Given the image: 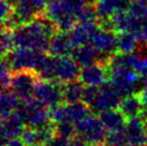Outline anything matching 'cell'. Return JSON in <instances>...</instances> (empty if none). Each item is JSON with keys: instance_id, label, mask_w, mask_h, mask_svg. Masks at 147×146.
Returning <instances> with one entry per match:
<instances>
[{"instance_id": "6da1fadb", "label": "cell", "mask_w": 147, "mask_h": 146, "mask_svg": "<svg viewBox=\"0 0 147 146\" xmlns=\"http://www.w3.org/2000/svg\"><path fill=\"white\" fill-rule=\"evenodd\" d=\"M57 32V26L44 13L39 14L31 22L21 25L13 30L14 43L17 47L49 52L51 40Z\"/></svg>"}, {"instance_id": "7a4b0ae2", "label": "cell", "mask_w": 147, "mask_h": 146, "mask_svg": "<svg viewBox=\"0 0 147 146\" xmlns=\"http://www.w3.org/2000/svg\"><path fill=\"white\" fill-rule=\"evenodd\" d=\"M87 3V0H52L44 14L55 23L59 31L69 32L78 24V13Z\"/></svg>"}, {"instance_id": "3957f363", "label": "cell", "mask_w": 147, "mask_h": 146, "mask_svg": "<svg viewBox=\"0 0 147 146\" xmlns=\"http://www.w3.org/2000/svg\"><path fill=\"white\" fill-rule=\"evenodd\" d=\"M2 58L8 61L13 72L22 70H33L38 72L46 60L47 55L45 52H39L26 47H17Z\"/></svg>"}, {"instance_id": "277c9868", "label": "cell", "mask_w": 147, "mask_h": 146, "mask_svg": "<svg viewBox=\"0 0 147 146\" xmlns=\"http://www.w3.org/2000/svg\"><path fill=\"white\" fill-rule=\"evenodd\" d=\"M15 112L24 118L27 127L40 128L52 122L49 107L34 97L21 102Z\"/></svg>"}, {"instance_id": "5b68a950", "label": "cell", "mask_w": 147, "mask_h": 146, "mask_svg": "<svg viewBox=\"0 0 147 146\" xmlns=\"http://www.w3.org/2000/svg\"><path fill=\"white\" fill-rule=\"evenodd\" d=\"M40 76L37 71L33 70H22L15 71L12 74V80L10 84V89L15 93L20 100L25 101L33 96L34 88Z\"/></svg>"}, {"instance_id": "8992f818", "label": "cell", "mask_w": 147, "mask_h": 146, "mask_svg": "<svg viewBox=\"0 0 147 146\" xmlns=\"http://www.w3.org/2000/svg\"><path fill=\"white\" fill-rule=\"evenodd\" d=\"M76 133L82 135L89 144L103 143L106 139V128L100 117L89 115L75 125Z\"/></svg>"}, {"instance_id": "52a82bcc", "label": "cell", "mask_w": 147, "mask_h": 146, "mask_svg": "<svg viewBox=\"0 0 147 146\" xmlns=\"http://www.w3.org/2000/svg\"><path fill=\"white\" fill-rule=\"evenodd\" d=\"M53 71L54 82L61 84L76 81L81 74L78 62L69 56H53Z\"/></svg>"}, {"instance_id": "ba28073f", "label": "cell", "mask_w": 147, "mask_h": 146, "mask_svg": "<svg viewBox=\"0 0 147 146\" xmlns=\"http://www.w3.org/2000/svg\"><path fill=\"white\" fill-rule=\"evenodd\" d=\"M33 97L43 102L49 107H54L63 103L62 84L58 82L39 81L36 85Z\"/></svg>"}, {"instance_id": "9c48e42d", "label": "cell", "mask_w": 147, "mask_h": 146, "mask_svg": "<svg viewBox=\"0 0 147 146\" xmlns=\"http://www.w3.org/2000/svg\"><path fill=\"white\" fill-rule=\"evenodd\" d=\"M121 100L123 98L120 97L118 91L109 82L100 86L98 97L94 104L90 106V109L92 112H97V113H101L107 110L118 109Z\"/></svg>"}, {"instance_id": "30bf717a", "label": "cell", "mask_w": 147, "mask_h": 146, "mask_svg": "<svg viewBox=\"0 0 147 146\" xmlns=\"http://www.w3.org/2000/svg\"><path fill=\"white\" fill-rule=\"evenodd\" d=\"M78 80L85 86H102L109 81L107 66L98 61L89 67L83 68Z\"/></svg>"}, {"instance_id": "8fae6325", "label": "cell", "mask_w": 147, "mask_h": 146, "mask_svg": "<svg viewBox=\"0 0 147 146\" xmlns=\"http://www.w3.org/2000/svg\"><path fill=\"white\" fill-rule=\"evenodd\" d=\"M147 122L139 117L128 119L125 127L127 143L129 146H143L146 144Z\"/></svg>"}, {"instance_id": "7c38bea8", "label": "cell", "mask_w": 147, "mask_h": 146, "mask_svg": "<svg viewBox=\"0 0 147 146\" xmlns=\"http://www.w3.org/2000/svg\"><path fill=\"white\" fill-rule=\"evenodd\" d=\"M26 122L17 112L1 118V135L2 141L21 138L24 130L26 129Z\"/></svg>"}, {"instance_id": "4fadbf2b", "label": "cell", "mask_w": 147, "mask_h": 146, "mask_svg": "<svg viewBox=\"0 0 147 146\" xmlns=\"http://www.w3.org/2000/svg\"><path fill=\"white\" fill-rule=\"evenodd\" d=\"M100 28H101V26L99 25V23H94V24L78 23L68 33H69L72 43L76 49L78 46L90 43L91 39L100 30Z\"/></svg>"}, {"instance_id": "5bb4252c", "label": "cell", "mask_w": 147, "mask_h": 146, "mask_svg": "<svg viewBox=\"0 0 147 146\" xmlns=\"http://www.w3.org/2000/svg\"><path fill=\"white\" fill-rule=\"evenodd\" d=\"M130 0H98L94 7L99 22L110 20L115 13L128 10Z\"/></svg>"}, {"instance_id": "9a60e30c", "label": "cell", "mask_w": 147, "mask_h": 146, "mask_svg": "<svg viewBox=\"0 0 147 146\" xmlns=\"http://www.w3.org/2000/svg\"><path fill=\"white\" fill-rule=\"evenodd\" d=\"M75 49L69 33L59 31L52 38L49 43V53L52 56H69L72 55Z\"/></svg>"}, {"instance_id": "2e32d148", "label": "cell", "mask_w": 147, "mask_h": 146, "mask_svg": "<svg viewBox=\"0 0 147 146\" xmlns=\"http://www.w3.org/2000/svg\"><path fill=\"white\" fill-rule=\"evenodd\" d=\"M72 57L81 68H86L98 62L100 55L98 51L90 43H88V44L76 47L72 54Z\"/></svg>"}, {"instance_id": "e0dca14e", "label": "cell", "mask_w": 147, "mask_h": 146, "mask_svg": "<svg viewBox=\"0 0 147 146\" xmlns=\"http://www.w3.org/2000/svg\"><path fill=\"white\" fill-rule=\"evenodd\" d=\"M99 117L101 119L102 124L109 131H117V130H123L128 122L123 113L117 109L107 110L104 112L99 113Z\"/></svg>"}, {"instance_id": "ac0fdd59", "label": "cell", "mask_w": 147, "mask_h": 146, "mask_svg": "<svg viewBox=\"0 0 147 146\" xmlns=\"http://www.w3.org/2000/svg\"><path fill=\"white\" fill-rule=\"evenodd\" d=\"M143 103L140 99L138 93H132L130 96L123 98V100L119 104L118 110L123 113V115L127 119L135 118L141 116L143 111Z\"/></svg>"}, {"instance_id": "d6986e66", "label": "cell", "mask_w": 147, "mask_h": 146, "mask_svg": "<svg viewBox=\"0 0 147 146\" xmlns=\"http://www.w3.org/2000/svg\"><path fill=\"white\" fill-rule=\"evenodd\" d=\"M84 84L80 80L68 82L62 84V95H63V103H76L81 102L84 93Z\"/></svg>"}, {"instance_id": "ffe728a7", "label": "cell", "mask_w": 147, "mask_h": 146, "mask_svg": "<svg viewBox=\"0 0 147 146\" xmlns=\"http://www.w3.org/2000/svg\"><path fill=\"white\" fill-rule=\"evenodd\" d=\"M18 98L10 88H2L1 100H0V112L1 118H4L13 114L18 107Z\"/></svg>"}, {"instance_id": "44dd1931", "label": "cell", "mask_w": 147, "mask_h": 146, "mask_svg": "<svg viewBox=\"0 0 147 146\" xmlns=\"http://www.w3.org/2000/svg\"><path fill=\"white\" fill-rule=\"evenodd\" d=\"M117 40H118V53L131 54L135 52L140 44L138 36L131 31L117 33Z\"/></svg>"}, {"instance_id": "7402d4cb", "label": "cell", "mask_w": 147, "mask_h": 146, "mask_svg": "<svg viewBox=\"0 0 147 146\" xmlns=\"http://www.w3.org/2000/svg\"><path fill=\"white\" fill-rule=\"evenodd\" d=\"M67 109H68V117L69 122L76 125L78 122L83 120L84 118L90 115L91 109L90 106L85 104L83 101L76 102V103H67Z\"/></svg>"}, {"instance_id": "603a6c76", "label": "cell", "mask_w": 147, "mask_h": 146, "mask_svg": "<svg viewBox=\"0 0 147 146\" xmlns=\"http://www.w3.org/2000/svg\"><path fill=\"white\" fill-rule=\"evenodd\" d=\"M78 23L80 24H94L99 23L96 7L92 3H87L80 11L78 15Z\"/></svg>"}, {"instance_id": "cb8c5ba5", "label": "cell", "mask_w": 147, "mask_h": 146, "mask_svg": "<svg viewBox=\"0 0 147 146\" xmlns=\"http://www.w3.org/2000/svg\"><path fill=\"white\" fill-rule=\"evenodd\" d=\"M128 12L135 18L144 20L147 16V0H130Z\"/></svg>"}, {"instance_id": "d4e9b609", "label": "cell", "mask_w": 147, "mask_h": 146, "mask_svg": "<svg viewBox=\"0 0 147 146\" xmlns=\"http://www.w3.org/2000/svg\"><path fill=\"white\" fill-rule=\"evenodd\" d=\"M0 45H1V55H2V57H5L14 49L15 43H14V38H13V30L2 27Z\"/></svg>"}, {"instance_id": "484cf974", "label": "cell", "mask_w": 147, "mask_h": 146, "mask_svg": "<svg viewBox=\"0 0 147 146\" xmlns=\"http://www.w3.org/2000/svg\"><path fill=\"white\" fill-rule=\"evenodd\" d=\"M105 143L107 146H126L128 145L125 129L117 131H109L106 135Z\"/></svg>"}, {"instance_id": "4316f807", "label": "cell", "mask_w": 147, "mask_h": 146, "mask_svg": "<svg viewBox=\"0 0 147 146\" xmlns=\"http://www.w3.org/2000/svg\"><path fill=\"white\" fill-rule=\"evenodd\" d=\"M55 132L59 137L71 140L74 135H76V128L72 122H59L55 124Z\"/></svg>"}, {"instance_id": "83f0119b", "label": "cell", "mask_w": 147, "mask_h": 146, "mask_svg": "<svg viewBox=\"0 0 147 146\" xmlns=\"http://www.w3.org/2000/svg\"><path fill=\"white\" fill-rule=\"evenodd\" d=\"M21 140L25 144V146H36L40 145L39 141V135L36 128L31 127H26L23 134L21 135Z\"/></svg>"}, {"instance_id": "f1b7e54d", "label": "cell", "mask_w": 147, "mask_h": 146, "mask_svg": "<svg viewBox=\"0 0 147 146\" xmlns=\"http://www.w3.org/2000/svg\"><path fill=\"white\" fill-rule=\"evenodd\" d=\"M13 70L11 69L8 61L4 58H2L1 61V73H0V77H1V85L2 88H10V84H11V80H12Z\"/></svg>"}, {"instance_id": "f546056e", "label": "cell", "mask_w": 147, "mask_h": 146, "mask_svg": "<svg viewBox=\"0 0 147 146\" xmlns=\"http://www.w3.org/2000/svg\"><path fill=\"white\" fill-rule=\"evenodd\" d=\"M99 90H100V86H85L82 101L88 106H91L98 97Z\"/></svg>"}, {"instance_id": "4dcf8cb0", "label": "cell", "mask_w": 147, "mask_h": 146, "mask_svg": "<svg viewBox=\"0 0 147 146\" xmlns=\"http://www.w3.org/2000/svg\"><path fill=\"white\" fill-rule=\"evenodd\" d=\"M14 13V5L8 0H1L0 1V16H1V23L4 24L8 22Z\"/></svg>"}, {"instance_id": "1f68e13d", "label": "cell", "mask_w": 147, "mask_h": 146, "mask_svg": "<svg viewBox=\"0 0 147 146\" xmlns=\"http://www.w3.org/2000/svg\"><path fill=\"white\" fill-rule=\"evenodd\" d=\"M70 143H71V140L59 137V135L56 134L44 146H70Z\"/></svg>"}, {"instance_id": "d6a6232c", "label": "cell", "mask_w": 147, "mask_h": 146, "mask_svg": "<svg viewBox=\"0 0 147 146\" xmlns=\"http://www.w3.org/2000/svg\"><path fill=\"white\" fill-rule=\"evenodd\" d=\"M135 36H138L140 42H147V16L144 18L143 27Z\"/></svg>"}, {"instance_id": "836d02e7", "label": "cell", "mask_w": 147, "mask_h": 146, "mask_svg": "<svg viewBox=\"0 0 147 146\" xmlns=\"http://www.w3.org/2000/svg\"><path fill=\"white\" fill-rule=\"evenodd\" d=\"M88 144H89V143L87 142L82 135L76 134V135H74L73 138L71 139L70 146H88Z\"/></svg>"}, {"instance_id": "e575fe53", "label": "cell", "mask_w": 147, "mask_h": 146, "mask_svg": "<svg viewBox=\"0 0 147 146\" xmlns=\"http://www.w3.org/2000/svg\"><path fill=\"white\" fill-rule=\"evenodd\" d=\"M1 146H25V144L21 139H12V140L2 141Z\"/></svg>"}, {"instance_id": "d590c367", "label": "cell", "mask_w": 147, "mask_h": 146, "mask_svg": "<svg viewBox=\"0 0 147 146\" xmlns=\"http://www.w3.org/2000/svg\"><path fill=\"white\" fill-rule=\"evenodd\" d=\"M138 95H139V97H140V99H141L142 103H143V105L147 107V86L144 87L140 93H138Z\"/></svg>"}, {"instance_id": "8d00e7d4", "label": "cell", "mask_w": 147, "mask_h": 146, "mask_svg": "<svg viewBox=\"0 0 147 146\" xmlns=\"http://www.w3.org/2000/svg\"><path fill=\"white\" fill-rule=\"evenodd\" d=\"M89 146H107L106 143H97V144H90Z\"/></svg>"}, {"instance_id": "74e56055", "label": "cell", "mask_w": 147, "mask_h": 146, "mask_svg": "<svg viewBox=\"0 0 147 146\" xmlns=\"http://www.w3.org/2000/svg\"><path fill=\"white\" fill-rule=\"evenodd\" d=\"M88 1V3H92V4H96V2L98 1V0H87Z\"/></svg>"}, {"instance_id": "f35d334b", "label": "cell", "mask_w": 147, "mask_h": 146, "mask_svg": "<svg viewBox=\"0 0 147 146\" xmlns=\"http://www.w3.org/2000/svg\"><path fill=\"white\" fill-rule=\"evenodd\" d=\"M146 144H147V132H146Z\"/></svg>"}, {"instance_id": "ab89813d", "label": "cell", "mask_w": 147, "mask_h": 146, "mask_svg": "<svg viewBox=\"0 0 147 146\" xmlns=\"http://www.w3.org/2000/svg\"><path fill=\"white\" fill-rule=\"evenodd\" d=\"M143 146H147V144H145V145H143Z\"/></svg>"}, {"instance_id": "60d3db41", "label": "cell", "mask_w": 147, "mask_h": 146, "mask_svg": "<svg viewBox=\"0 0 147 146\" xmlns=\"http://www.w3.org/2000/svg\"><path fill=\"white\" fill-rule=\"evenodd\" d=\"M36 146H42V145H36Z\"/></svg>"}, {"instance_id": "b9f144b4", "label": "cell", "mask_w": 147, "mask_h": 146, "mask_svg": "<svg viewBox=\"0 0 147 146\" xmlns=\"http://www.w3.org/2000/svg\"><path fill=\"white\" fill-rule=\"evenodd\" d=\"M126 146H129V145H126Z\"/></svg>"}]
</instances>
